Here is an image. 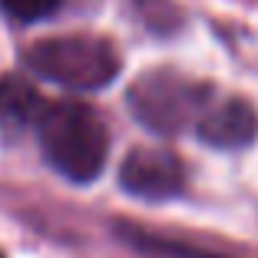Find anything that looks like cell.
Here are the masks:
<instances>
[{
    "mask_svg": "<svg viewBox=\"0 0 258 258\" xmlns=\"http://www.w3.org/2000/svg\"><path fill=\"white\" fill-rule=\"evenodd\" d=\"M119 185L136 199L146 202H166L185 189V166L169 149L139 146L122 159L119 166Z\"/></svg>",
    "mask_w": 258,
    "mask_h": 258,
    "instance_id": "obj_4",
    "label": "cell"
},
{
    "mask_svg": "<svg viewBox=\"0 0 258 258\" xmlns=\"http://www.w3.org/2000/svg\"><path fill=\"white\" fill-rule=\"evenodd\" d=\"M23 67L40 80L60 83L76 93H93L109 86L119 76V50L96 33H63L37 40L23 50Z\"/></svg>",
    "mask_w": 258,
    "mask_h": 258,
    "instance_id": "obj_2",
    "label": "cell"
},
{
    "mask_svg": "<svg viewBox=\"0 0 258 258\" xmlns=\"http://www.w3.org/2000/svg\"><path fill=\"white\" fill-rule=\"evenodd\" d=\"M196 136L205 146L222 149V152L248 149L258 136V113L248 99H242V96H228V99H219V103H209L202 119L196 122Z\"/></svg>",
    "mask_w": 258,
    "mask_h": 258,
    "instance_id": "obj_5",
    "label": "cell"
},
{
    "mask_svg": "<svg viewBox=\"0 0 258 258\" xmlns=\"http://www.w3.org/2000/svg\"><path fill=\"white\" fill-rule=\"evenodd\" d=\"M122 232L129 245L149 251V255H162V258H228V255H219V251H205V248H196V245H185V242H172V238H162V235H149L143 228H133V225H116Z\"/></svg>",
    "mask_w": 258,
    "mask_h": 258,
    "instance_id": "obj_7",
    "label": "cell"
},
{
    "mask_svg": "<svg viewBox=\"0 0 258 258\" xmlns=\"http://www.w3.org/2000/svg\"><path fill=\"white\" fill-rule=\"evenodd\" d=\"M0 258H4V255H0Z\"/></svg>",
    "mask_w": 258,
    "mask_h": 258,
    "instance_id": "obj_9",
    "label": "cell"
},
{
    "mask_svg": "<svg viewBox=\"0 0 258 258\" xmlns=\"http://www.w3.org/2000/svg\"><path fill=\"white\" fill-rule=\"evenodd\" d=\"M126 103L146 129L159 136H175L202 119L212 103V86L175 70H149L129 86Z\"/></svg>",
    "mask_w": 258,
    "mask_h": 258,
    "instance_id": "obj_3",
    "label": "cell"
},
{
    "mask_svg": "<svg viewBox=\"0 0 258 258\" xmlns=\"http://www.w3.org/2000/svg\"><path fill=\"white\" fill-rule=\"evenodd\" d=\"M40 152L50 169L76 185H90L109 156L106 122L86 103H50L37 126Z\"/></svg>",
    "mask_w": 258,
    "mask_h": 258,
    "instance_id": "obj_1",
    "label": "cell"
},
{
    "mask_svg": "<svg viewBox=\"0 0 258 258\" xmlns=\"http://www.w3.org/2000/svg\"><path fill=\"white\" fill-rule=\"evenodd\" d=\"M50 106L40 90L23 80V76H4L0 80V122L10 129H20V126H37L43 109Z\"/></svg>",
    "mask_w": 258,
    "mask_h": 258,
    "instance_id": "obj_6",
    "label": "cell"
},
{
    "mask_svg": "<svg viewBox=\"0 0 258 258\" xmlns=\"http://www.w3.org/2000/svg\"><path fill=\"white\" fill-rule=\"evenodd\" d=\"M60 0H0V10L17 23H37L53 17Z\"/></svg>",
    "mask_w": 258,
    "mask_h": 258,
    "instance_id": "obj_8",
    "label": "cell"
}]
</instances>
